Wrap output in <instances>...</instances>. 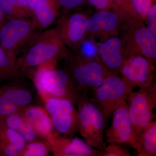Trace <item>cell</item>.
<instances>
[{"label": "cell", "mask_w": 156, "mask_h": 156, "mask_svg": "<svg viewBox=\"0 0 156 156\" xmlns=\"http://www.w3.org/2000/svg\"><path fill=\"white\" fill-rule=\"evenodd\" d=\"M126 99L120 100L112 112L111 126L106 132V143L127 144L135 149L136 140L133 132Z\"/></svg>", "instance_id": "9"}, {"label": "cell", "mask_w": 156, "mask_h": 156, "mask_svg": "<svg viewBox=\"0 0 156 156\" xmlns=\"http://www.w3.org/2000/svg\"><path fill=\"white\" fill-rule=\"evenodd\" d=\"M22 75L17 67V61L9 57L0 47V84L18 80Z\"/></svg>", "instance_id": "23"}, {"label": "cell", "mask_w": 156, "mask_h": 156, "mask_svg": "<svg viewBox=\"0 0 156 156\" xmlns=\"http://www.w3.org/2000/svg\"><path fill=\"white\" fill-rule=\"evenodd\" d=\"M87 2L98 11L112 9V8L111 0H87Z\"/></svg>", "instance_id": "30"}, {"label": "cell", "mask_w": 156, "mask_h": 156, "mask_svg": "<svg viewBox=\"0 0 156 156\" xmlns=\"http://www.w3.org/2000/svg\"><path fill=\"white\" fill-rule=\"evenodd\" d=\"M45 109L50 116L61 114H76L73 104L69 101L59 98H50L44 101Z\"/></svg>", "instance_id": "24"}, {"label": "cell", "mask_w": 156, "mask_h": 156, "mask_svg": "<svg viewBox=\"0 0 156 156\" xmlns=\"http://www.w3.org/2000/svg\"><path fill=\"white\" fill-rule=\"evenodd\" d=\"M123 20L119 13L110 9L99 10L86 20L87 35L103 39L118 36Z\"/></svg>", "instance_id": "13"}, {"label": "cell", "mask_w": 156, "mask_h": 156, "mask_svg": "<svg viewBox=\"0 0 156 156\" xmlns=\"http://www.w3.org/2000/svg\"><path fill=\"white\" fill-rule=\"evenodd\" d=\"M37 135L47 139L52 133L51 119L45 109L39 106H27L20 111Z\"/></svg>", "instance_id": "16"}, {"label": "cell", "mask_w": 156, "mask_h": 156, "mask_svg": "<svg viewBox=\"0 0 156 156\" xmlns=\"http://www.w3.org/2000/svg\"><path fill=\"white\" fill-rule=\"evenodd\" d=\"M0 120L6 126L17 132L26 142H33L36 138V132L25 119L20 111L0 118Z\"/></svg>", "instance_id": "20"}, {"label": "cell", "mask_w": 156, "mask_h": 156, "mask_svg": "<svg viewBox=\"0 0 156 156\" xmlns=\"http://www.w3.org/2000/svg\"><path fill=\"white\" fill-rule=\"evenodd\" d=\"M156 0H130L128 5L119 13L123 21L126 20H136L144 22L150 8Z\"/></svg>", "instance_id": "21"}, {"label": "cell", "mask_w": 156, "mask_h": 156, "mask_svg": "<svg viewBox=\"0 0 156 156\" xmlns=\"http://www.w3.org/2000/svg\"><path fill=\"white\" fill-rule=\"evenodd\" d=\"M77 51L84 56L91 58H98L97 45L92 39L86 40L85 38L81 43Z\"/></svg>", "instance_id": "27"}, {"label": "cell", "mask_w": 156, "mask_h": 156, "mask_svg": "<svg viewBox=\"0 0 156 156\" xmlns=\"http://www.w3.org/2000/svg\"><path fill=\"white\" fill-rule=\"evenodd\" d=\"M47 140L55 156H101V151L79 138H68L52 133Z\"/></svg>", "instance_id": "15"}, {"label": "cell", "mask_w": 156, "mask_h": 156, "mask_svg": "<svg viewBox=\"0 0 156 156\" xmlns=\"http://www.w3.org/2000/svg\"><path fill=\"white\" fill-rule=\"evenodd\" d=\"M37 30L32 18L5 17L0 24V47L17 61Z\"/></svg>", "instance_id": "5"}, {"label": "cell", "mask_w": 156, "mask_h": 156, "mask_svg": "<svg viewBox=\"0 0 156 156\" xmlns=\"http://www.w3.org/2000/svg\"><path fill=\"white\" fill-rule=\"evenodd\" d=\"M135 149L137 156L156 155V122L152 121L140 134Z\"/></svg>", "instance_id": "19"}, {"label": "cell", "mask_w": 156, "mask_h": 156, "mask_svg": "<svg viewBox=\"0 0 156 156\" xmlns=\"http://www.w3.org/2000/svg\"><path fill=\"white\" fill-rule=\"evenodd\" d=\"M66 70L80 92H92L100 86L108 76L98 58L84 56L78 52L66 56Z\"/></svg>", "instance_id": "4"}, {"label": "cell", "mask_w": 156, "mask_h": 156, "mask_svg": "<svg viewBox=\"0 0 156 156\" xmlns=\"http://www.w3.org/2000/svg\"><path fill=\"white\" fill-rule=\"evenodd\" d=\"M87 18L83 13L76 12L58 18L55 29L66 47L77 49L86 38Z\"/></svg>", "instance_id": "11"}, {"label": "cell", "mask_w": 156, "mask_h": 156, "mask_svg": "<svg viewBox=\"0 0 156 156\" xmlns=\"http://www.w3.org/2000/svg\"><path fill=\"white\" fill-rule=\"evenodd\" d=\"M135 88L122 76L110 75L92 92V100L100 109L106 123L117 103L127 98Z\"/></svg>", "instance_id": "8"}, {"label": "cell", "mask_w": 156, "mask_h": 156, "mask_svg": "<svg viewBox=\"0 0 156 156\" xmlns=\"http://www.w3.org/2000/svg\"><path fill=\"white\" fill-rule=\"evenodd\" d=\"M49 149L46 144L42 142H30L26 145L20 156H45L48 155Z\"/></svg>", "instance_id": "26"}, {"label": "cell", "mask_w": 156, "mask_h": 156, "mask_svg": "<svg viewBox=\"0 0 156 156\" xmlns=\"http://www.w3.org/2000/svg\"><path fill=\"white\" fill-rule=\"evenodd\" d=\"M60 8L57 0H40L32 11L31 18L37 29L45 30L52 25L58 17Z\"/></svg>", "instance_id": "17"}, {"label": "cell", "mask_w": 156, "mask_h": 156, "mask_svg": "<svg viewBox=\"0 0 156 156\" xmlns=\"http://www.w3.org/2000/svg\"><path fill=\"white\" fill-rule=\"evenodd\" d=\"M0 142L8 144L22 151L26 145L24 139L16 131L6 126L0 120Z\"/></svg>", "instance_id": "25"}, {"label": "cell", "mask_w": 156, "mask_h": 156, "mask_svg": "<svg viewBox=\"0 0 156 156\" xmlns=\"http://www.w3.org/2000/svg\"><path fill=\"white\" fill-rule=\"evenodd\" d=\"M50 119L53 127L59 134L70 135L79 131L77 113L53 115Z\"/></svg>", "instance_id": "22"}, {"label": "cell", "mask_w": 156, "mask_h": 156, "mask_svg": "<svg viewBox=\"0 0 156 156\" xmlns=\"http://www.w3.org/2000/svg\"><path fill=\"white\" fill-rule=\"evenodd\" d=\"M60 7L66 9L79 8L87 2V0H57Z\"/></svg>", "instance_id": "31"}, {"label": "cell", "mask_w": 156, "mask_h": 156, "mask_svg": "<svg viewBox=\"0 0 156 156\" xmlns=\"http://www.w3.org/2000/svg\"><path fill=\"white\" fill-rule=\"evenodd\" d=\"M125 32L123 36L127 58L140 56L154 65L156 61V35L152 33L144 22L136 20L123 21Z\"/></svg>", "instance_id": "6"}, {"label": "cell", "mask_w": 156, "mask_h": 156, "mask_svg": "<svg viewBox=\"0 0 156 156\" xmlns=\"http://www.w3.org/2000/svg\"><path fill=\"white\" fill-rule=\"evenodd\" d=\"M112 9L118 13H119L128 5L130 0H111Z\"/></svg>", "instance_id": "32"}, {"label": "cell", "mask_w": 156, "mask_h": 156, "mask_svg": "<svg viewBox=\"0 0 156 156\" xmlns=\"http://www.w3.org/2000/svg\"><path fill=\"white\" fill-rule=\"evenodd\" d=\"M57 62H49L35 69L34 83L44 101L59 98L76 104L81 92L66 69H56Z\"/></svg>", "instance_id": "2"}, {"label": "cell", "mask_w": 156, "mask_h": 156, "mask_svg": "<svg viewBox=\"0 0 156 156\" xmlns=\"http://www.w3.org/2000/svg\"><path fill=\"white\" fill-rule=\"evenodd\" d=\"M128 113L137 142L143 130L152 122L156 106V84L152 83L138 91L131 92L126 98Z\"/></svg>", "instance_id": "7"}, {"label": "cell", "mask_w": 156, "mask_h": 156, "mask_svg": "<svg viewBox=\"0 0 156 156\" xmlns=\"http://www.w3.org/2000/svg\"><path fill=\"white\" fill-rule=\"evenodd\" d=\"M155 65L140 56H130L123 64L120 74L134 87L145 88L154 81Z\"/></svg>", "instance_id": "12"}, {"label": "cell", "mask_w": 156, "mask_h": 156, "mask_svg": "<svg viewBox=\"0 0 156 156\" xmlns=\"http://www.w3.org/2000/svg\"><path fill=\"white\" fill-rule=\"evenodd\" d=\"M78 107V129L89 145L102 151L106 147L104 131L106 122L103 114L87 93L81 92Z\"/></svg>", "instance_id": "3"}, {"label": "cell", "mask_w": 156, "mask_h": 156, "mask_svg": "<svg viewBox=\"0 0 156 156\" xmlns=\"http://www.w3.org/2000/svg\"><path fill=\"white\" fill-rule=\"evenodd\" d=\"M131 154L128 149L119 144L108 143L103 151H101V156H130Z\"/></svg>", "instance_id": "28"}, {"label": "cell", "mask_w": 156, "mask_h": 156, "mask_svg": "<svg viewBox=\"0 0 156 156\" xmlns=\"http://www.w3.org/2000/svg\"><path fill=\"white\" fill-rule=\"evenodd\" d=\"M97 45L98 58L108 75H118L127 58L123 38L110 37Z\"/></svg>", "instance_id": "10"}, {"label": "cell", "mask_w": 156, "mask_h": 156, "mask_svg": "<svg viewBox=\"0 0 156 156\" xmlns=\"http://www.w3.org/2000/svg\"><path fill=\"white\" fill-rule=\"evenodd\" d=\"M147 27L152 33L156 35V4L150 8L146 16L145 21Z\"/></svg>", "instance_id": "29"}, {"label": "cell", "mask_w": 156, "mask_h": 156, "mask_svg": "<svg viewBox=\"0 0 156 156\" xmlns=\"http://www.w3.org/2000/svg\"><path fill=\"white\" fill-rule=\"evenodd\" d=\"M40 0H0L6 17L31 18L32 11Z\"/></svg>", "instance_id": "18"}, {"label": "cell", "mask_w": 156, "mask_h": 156, "mask_svg": "<svg viewBox=\"0 0 156 156\" xmlns=\"http://www.w3.org/2000/svg\"><path fill=\"white\" fill-rule=\"evenodd\" d=\"M32 100L31 92L25 87L13 84L0 85V118L20 111Z\"/></svg>", "instance_id": "14"}, {"label": "cell", "mask_w": 156, "mask_h": 156, "mask_svg": "<svg viewBox=\"0 0 156 156\" xmlns=\"http://www.w3.org/2000/svg\"><path fill=\"white\" fill-rule=\"evenodd\" d=\"M5 15L3 14L2 9H1V6H0V24L2 22L3 20L5 18Z\"/></svg>", "instance_id": "33"}, {"label": "cell", "mask_w": 156, "mask_h": 156, "mask_svg": "<svg viewBox=\"0 0 156 156\" xmlns=\"http://www.w3.org/2000/svg\"><path fill=\"white\" fill-rule=\"evenodd\" d=\"M66 47L56 29L37 32L17 57V67L23 74L49 62L64 58L69 53Z\"/></svg>", "instance_id": "1"}]
</instances>
